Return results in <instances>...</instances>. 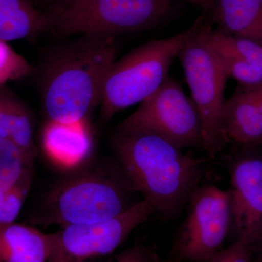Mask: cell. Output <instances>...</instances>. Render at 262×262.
<instances>
[{"mask_svg": "<svg viewBox=\"0 0 262 262\" xmlns=\"http://www.w3.org/2000/svg\"><path fill=\"white\" fill-rule=\"evenodd\" d=\"M42 141L46 154L66 168L82 163L92 149L85 119L71 122L49 120L43 132Z\"/></svg>", "mask_w": 262, "mask_h": 262, "instance_id": "obj_12", "label": "cell"}, {"mask_svg": "<svg viewBox=\"0 0 262 262\" xmlns=\"http://www.w3.org/2000/svg\"><path fill=\"white\" fill-rule=\"evenodd\" d=\"M254 253L242 239H235L229 247L215 253L207 262H251V256Z\"/></svg>", "mask_w": 262, "mask_h": 262, "instance_id": "obj_21", "label": "cell"}, {"mask_svg": "<svg viewBox=\"0 0 262 262\" xmlns=\"http://www.w3.org/2000/svg\"><path fill=\"white\" fill-rule=\"evenodd\" d=\"M261 146V147H262V141H261V144H260V145H259V146Z\"/></svg>", "mask_w": 262, "mask_h": 262, "instance_id": "obj_26", "label": "cell"}, {"mask_svg": "<svg viewBox=\"0 0 262 262\" xmlns=\"http://www.w3.org/2000/svg\"><path fill=\"white\" fill-rule=\"evenodd\" d=\"M155 213L152 206L142 199L110 220L63 227L53 233L48 262H89L110 254Z\"/></svg>", "mask_w": 262, "mask_h": 262, "instance_id": "obj_9", "label": "cell"}, {"mask_svg": "<svg viewBox=\"0 0 262 262\" xmlns=\"http://www.w3.org/2000/svg\"><path fill=\"white\" fill-rule=\"evenodd\" d=\"M163 262H174L173 261H172V260H168V261H165Z\"/></svg>", "mask_w": 262, "mask_h": 262, "instance_id": "obj_25", "label": "cell"}, {"mask_svg": "<svg viewBox=\"0 0 262 262\" xmlns=\"http://www.w3.org/2000/svg\"><path fill=\"white\" fill-rule=\"evenodd\" d=\"M208 26L203 24L177 58L201 118L204 152L213 159L230 142L225 127V89L229 78L208 43Z\"/></svg>", "mask_w": 262, "mask_h": 262, "instance_id": "obj_5", "label": "cell"}, {"mask_svg": "<svg viewBox=\"0 0 262 262\" xmlns=\"http://www.w3.org/2000/svg\"><path fill=\"white\" fill-rule=\"evenodd\" d=\"M251 262H262V248L255 253L254 257L251 259Z\"/></svg>", "mask_w": 262, "mask_h": 262, "instance_id": "obj_23", "label": "cell"}, {"mask_svg": "<svg viewBox=\"0 0 262 262\" xmlns=\"http://www.w3.org/2000/svg\"><path fill=\"white\" fill-rule=\"evenodd\" d=\"M214 13L220 30L262 46V0H216Z\"/></svg>", "mask_w": 262, "mask_h": 262, "instance_id": "obj_14", "label": "cell"}, {"mask_svg": "<svg viewBox=\"0 0 262 262\" xmlns=\"http://www.w3.org/2000/svg\"><path fill=\"white\" fill-rule=\"evenodd\" d=\"M225 127L229 141L241 146H258L262 141V86H238L227 99Z\"/></svg>", "mask_w": 262, "mask_h": 262, "instance_id": "obj_11", "label": "cell"}, {"mask_svg": "<svg viewBox=\"0 0 262 262\" xmlns=\"http://www.w3.org/2000/svg\"><path fill=\"white\" fill-rule=\"evenodd\" d=\"M117 130L149 133L179 149L204 151L198 110L182 86L171 77L142 101Z\"/></svg>", "mask_w": 262, "mask_h": 262, "instance_id": "obj_7", "label": "cell"}, {"mask_svg": "<svg viewBox=\"0 0 262 262\" xmlns=\"http://www.w3.org/2000/svg\"><path fill=\"white\" fill-rule=\"evenodd\" d=\"M28 63L6 44L0 40V84L27 75Z\"/></svg>", "mask_w": 262, "mask_h": 262, "instance_id": "obj_20", "label": "cell"}, {"mask_svg": "<svg viewBox=\"0 0 262 262\" xmlns=\"http://www.w3.org/2000/svg\"><path fill=\"white\" fill-rule=\"evenodd\" d=\"M208 43L218 56H227L262 70V46L246 39L227 34L220 29L207 30Z\"/></svg>", "mask_w": 262, "mask_h": 262, "instance_id": "obj_17", "label": "cell"}, {"mask_svg": "<svg viewBox=\"0 0 262 262\" xmlns=\"http://www.w3.org/2000/svg\"><path fill=\"white\" fill-rule=\"evenodd\" d=\"M187 210L176 237L174 253L179 261L207 262L222 249L231 231L229 193L215 186H199Z\"/></svg>", "mask_w": 262, "mask_h": 262, "instance_id": "obj_8", "label": "cell"}, {"mask_svg": "<svg viewBox=\"0 0 262 262\" xmlns=\"http://www.w3.org/2000/svg\"><path fill=\"white\" fill-rule=\"evenodd\" d=\"M242 148L226 158L231 231L256 253L262 248V152L258 146Z\"/></svg>", "mask_w": 262, "mask_h": 262, "instance_id": "obj_10", "label": "cell"}, {"mask_svg": "<svg viewBox=\"0 0 262 262\" xmlns=\"http://www.w3.org/2000/svg\"><path fill=\"white\" fill-rule=\"evenodd\" d=\"M117 55L113 37L82 35L52 59L43 102L50 120H84L101 103L103 86Z\"/></svg>", "mask_w": 262, "mask_h": 262, "instance_id": "obj_2", "label": "cell"}, {"mask_svg": "<svg viewBox=\"0 0 262 262\" xmlns=\"http://www.w3.org/2000/svg\"><path fill=\"white\" fill-rule=\"evenodd\" d=\"M44 1H45V0H44Z\"/></svg>", "mask_w": 262, "mask_h": 262, "instance_id": "obj_27", "label": "cell"}, {"mask_svg": "<svg viewBox=\"0 0 262 262\" xmlns=\"http://www.w3.org/2000/svg\"><path fill=\"white\" fill-rule=\"evenodd\" d=\"M131 192L117 164L108 173L89 174L65 183L49 196L34 222L63 227L110 220L134 204H130Z\"/></svg>", "mask_w": 262, "mask_h": 262, "instance_id": "obj_6", "label": "cell"}, {"mask_svg": "<svg viewBox=\"0 0 262 262\" xmlns=\"http://www.w3.org/2000/svg\"><path fill=\"white\" fill-rule=\"evenodd\" d=\"M172 0H45L46 32L62 37L117 34L151 28Z\"/></svg>", "mask_w": 262, "mask_h": 262, "instance_id": "obj_3", "label": "cell"}, {"mask_svg": "<svg viewBox=\"0 0 262 262\" xmlns=\"http://www.w3.org/2000/svg\"><path fill=\"white\" fill-rule=\"evenodd\" d=\"M32 179V168H29L13 187L0 194V225L16 220L30 190Z\"/></svg>", "mask_w": 262, "mask_h": 262, "instance_id": "obj_19", "label": "cell"}, {"mask_svg": "<svg viewBox=\"0 0 262 262\" xmlns=\"http://www.w3.org/2000/svg\"><path fill=\"white\" fill-rule=\"evenodd\" d=\"M53 234L18 224L0 225V262H48Z\"/></svg>", "mask_w": 262, "mask_h": 262, "instance_id": "obj_13", "label": "cell"}, {"mask_svg": "<svg viewBox=\"0 0 262 262\" xmlns=\"http://www.w3.org/2000/svg\"><path fill=\"white\" fill-rule=\"evenodd\" d=\"M46 29V16L32 0H0V40L34 39Z\"/></svg>", "mask_w": 262, "mask_h": 262, "instance_id": "obj_15", "label": "cell"}, {"mask_svg": "<svg viewBox=\"0 0 262 262\" xmlns=\"http://www.w3.org/2000/svg\"><path fill=\"white\" fill-rule=\"evenodd\" d=\"M110 262H160L158 255L149 246H134L118 253Z\"/></svg>", "mask_w": 262, "mask_h": 262, "instance_id": "obj_22", "label": "cell"}, {"mask_svg": "<svg viewBox=\"0 0 262 262\" xmlns=\"http://www.w3.org/2000/svg\"><path fill=\"white\" fill-rule=\"evenodd\" d=\"M204 24L201 17L187 30L150 41L114 62L100 103L101 120L110 121L122 110L141 103L154 94L169 77L174 58Z\"/></svg>", "mask_w": 262, "mask_h": 262, "instance_id": "obj_4", "label": "cell"}, {"mask_svg": "<svg viewBox=\"0 0 262 262\" xmlns=\"http://www.w3.org/2000/svg\"><path fill=\"white\" fill-rule=\"evenodd\" d=\"M114 148L130 189L168 220L180 215L206 173V159L149 133L117 130Z\"/></svg>", "mask_w": 262, "mask_h": 262, "instance_id": "obj_1", "label": "cell"}, {"mask_svg": "<svg viewBox=\"0 0 262 262\" xmlns=\"http://www.w3.org/2000/svg\"><path fill=\"white\" fill-rule=\"evenodd\" d=\"M32 167L18 146L10 141L0 139V194L13 187Z\"/></svg>", "mask_w": 262, "mask_h": 262, "instance_id": "obj_18", "label": "cell"}, {"mask_svg": "<svg viewBox=\"0 0 262 262\" xmlns=\"http://www.w3.org/2000/svg\"><path fill=\"white\" fill-rule=\"evenodd\" d=\"M186 1L190 2V3H194V4L203 5L209 1V0H186Z\"/></svg>", "mask_w": 262, "mask_h": 262, "instance_id": "obj_24", "label": "cell"}, {"mask_svg": "<svg viewBox=\"0 0 262 262\" xmlns=\"http://www.w3.org/2000/svg\"><path fill=\"white\" fill-rule=\"evenodd\" d=\"M0 139L13 142L32 165L36 151L32 122L27 112L16 103H0Z\"/></svg>", "mask_w": 262, "mask_h": 262, "instance_id": "obj_16", "label": "cell"}]
</instances>
